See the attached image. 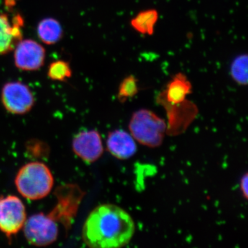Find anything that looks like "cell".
Returning <instances> with one entry per match:
<instances>
[{
	"label": "cell",
	"mask_w": 248,
	"mask_h": 248,
	"mask_svg": "<svg viewBox=\"0 0 248 248\" xmlns=\"http://www.w3.org/2000/svg\"><path fill=\"white\" fill-rule=\"evenodd\" d=\"M24 24L20 14L11 17L9 14L0 11V55L11 53L22 40Z\"/></svg>",
	"instance_id": "cell-9"
},
{
	"label": "cell",
	"mask_w": 248,
	"mask_h": 248,
	"mask_svg": "<svg viewBox=\"0 0 248 248\" xmlns=\"http://www.w3.org/2000/svg\"><path fill=\"white\" fill-rule=\"evenodd\" d=\"M192 84L187 76L179 73L172 77L166 85V89L159 93L156 100L162 106L182 104L192 93Z\"/></svg>",
	"instance_id": "cell-11"
},
{
	"label": "cell",
	"mask_w": 248,
	"mask_h": 248,
	"mask_svg": "<svg viewBox=\"0 0 248 248\" xmlns=\"http://www.w3.org/2000/svg\"><path fill=\"white\" fill-rule=\"evenodd\" d=\"M158 19L159 14L156 10H144L139 13L130 20V25L139 33L144 35H153Z\"/></svg>",
	"instance_id": "cell-14"
},
{
	"label": "cell",
	"mask_w": 248,
	"mask_h": 248,
	"mask_svg": "<svg viewBox=\"0 0 248 248\" xmlns=\"http://www.w3.org/2000/svg\"><path fill=\"white\" fill-rule=\"evenodd\" d=\"M138 80L133 75L125 77L119 86L118 97L121 102H124L128 98L133 97L139 92Z\"/></svg>",
	"instance_id": "cell-17"
},
{
	"label": "cell",
	"mask_w": 248,
	"mask_h": 248,
	"mask_svg": "<svg viewBox=\"0 0 248 248\" xmlns=\"http://www.w3.org/2000/svg\"><path fill=\"white\" fill-rule=\"evenodd\" d=\"M240 189L242 192L243 196L246 200L248 198V174L246 173L242 178H241V182H240Z\"/></svg>",
	"instance_id": "cell-18"
},
{
	"label": "cell",
	"mask_w": 248,
	"mask_h": 248,
	"mask_svg": "<svg viewBox=\"0 0 248 248\" xmlns=\"http://www.w3.org/2000/svg\"><path fill=\"white\" fill-rule=\"evenodd\" d=\"M37 33L42 43L54 45L62 40L63 32L61 24L57 19L46 17L39 22Z\"/></svg>",
	"instance_id": "cell-13"
},
{
	"label": "cell",
	"mask_w": 248,
	"mask_h": 248,
	"mask_svg": "<svg viewBox=\"0 0 248 248\" xmlns=\"http://www.w3.org/2000/svg\"><path fill=\"white\" fill-rule=\"evenodd\" d=\"M107 146L109 153L120 160L130 159L138 149L135 139L123 130H117L109 133Z\"/></svg>",
	"instance_id": "cell-12"
},
{
	"label": "cell",
	"mask_w": 248,
	"mask_h": 248,
	"mask_svg": "<svg viewBox=\"0 0 248 248\" xmlns=\"http://www.w3.org/2000/svg\"><path fill=\"white\" fill-rule=\"evenodd\" d=\"M248 64L247 54H241L233 60L230 68V73L232 79L240 86L248 84Z\"/></svg>",
	"instance_id": "cell-15"
},
{
	"label": "cell",
	"mask_w": 248,
	"mask_h": 248,
	"mask_svg": "<svg viewBox=\"0 0 248 248\" xmlns=\"http://www.w3.org/2000/svg\"><path fill=\"white\" fill-rule=\"evenodd\" d=\"M166 128L163 119L146 109L134 112L129 124V130L135 140L150 148L162 144Z\"/></svg>",
	"instance_id": "cell-3"
},
{
	"label": "cell",
	"mask_w": 248,
	"mask_h": 248,
	"mask_svg": "<svg viewBox=\"0 0 248 248\" xmlns=\"http://www.w3.org/2000/svg\"><path fill=\"white\" fill-rule=\"evenodd\" d=\"M1 101L6 110L13 115H25L35 104V97L29 86L19 81H9L3 86Z\"/></svg>",
	"instance_id": "cell-6"
},
{
	"label": "cell",
	"mask_w": 248,
	"mask_h": 248,
	"mask_svg": "<svg viewBox=\"0 0 248 248\" xmlns=\"http://www.w3.org/2000/svg\"><path fill=\"white\" fill-rule=\"evenodd\" d=\"M18 192L29 200H40L51 192L54 178L46 165L39 161L28 163L18 171L15 180Z\"/></svg>",
	"instance_id": "cell-2"
},
{
	"label": "cell",
	"mask_w": 248,
	"mask_h": 248,
	"mask_svg": "<svg viewBox=\"0 0 248 248\" xmlns=\"http://www.w3.org/2000/svg\"><path fill=\"white\" fill-rule=\"evenodd\" d=\"M55 193L58 202L48 215L54 221L61 223L65 230L68 231L76 218L85 193L76 184L60 186Z\"/></svg>",
	"instance_id": "cell-4"
},
{
	"label": "cell",
	"mask_w": 248,
	"mask_h": 248,
	"mask_svg": "<svg viewBox=\"0 0 248 248\" xmlns=\"http://www.w3.org/2000/svg\"><path fill=\"white\" fill-rule=\"evenodd\" d=\"M135 232V222L126 211L113 204H102L86 218L82 239L90 248H122L131 241Z\"/></svg>",
	"instance_id": "cell-1"
},
{
	"label": "cell",
	"mask_w": 248,
	"mask_h": 248,
	"mask_svg": "<svg viewBox=\"0 0 248 248\" xmlns=\"http://www.w3.org/2000/svg\"><path fill=\"white\" fill-rule=\"evenodd\" d=\"M72 68L69 63L63 60H57L49 65L47 76L57 81H66L72 77Z\"/></svg>",
	"instance_id": "cell-16"
},
{
	"label": "cell",
	"mask_w": 248,
	"mask_h": 248,
	"mask_svg": "<svg viewBox=\"0 0 248 248\" xmlns=\"http://www.w3.org/2000/svg\"><path fill=\"white\" fill-rule=\"evenodd\" d=\"M15 66L22 71H39L46 60V50L37 41L26 39L18 42L14 49Z\"/></svg>",
	"instance_id": "cell-8"
},
{
	"label": "cell",
	"mask_w": 248,
	"mask_h": 248,
	"mask_svg": "<svg viewBox=\"0 0 248 248\" xmlns=\"http://www.w3.org/2000/svg\"><path fill=\"white\" fill-rule=\"evenodd\" d=\"M58 223L48 214L38 213L26 220L24 233L29 244L35 246H47L58 239Z\"/></svg>",
	"instance_id": "cell-5"
},
{
	"label": "cell",
	"mask_w": 248,
	"mask_h": 248,
	"mask_svg": "<svg viewBox=\"0 0 248 248\" xmlns=\"http://www.w3.org/2000/svg\"><path fill=\"white\" fill-rule=\"evenodd\" d=\"M73 151L85 162H95L104 152L102 138L97 130L81 132L73 140Z\"/></svg>",
	"instance_id": "cell-10"
},
{
	"label": "cell",
	"mask_w": 248,
	"mask_h": 248,
	"mask_svg": "<svg viewBox=\"0 0 248 248\" xmlns=\"http://www.w3.org/2000/svg\"><path fill=\"white\" fill-rule=\"evenodd\" d=\"M27 213L20 199L14 195L0 197V231L11 241L24 227Z\"/></svg>",
	"instance_id": "cell-7"
}]
</instances>
